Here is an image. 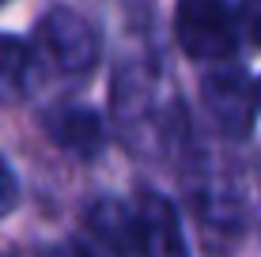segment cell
I'll use <instances>...</instances> for the list:
<instances>
[{
    "label": "cell",
    "mask_w": 261,
    "mask_h": 257,
    "mask_svg": "<svg viewBox=\"0 0 261 257\" xmlns=\"http://www.w3.org/2000/svg\"><path fill=\"white\" fill-rule=\"evenodd\" d=\"M34 87V49L15 34H0V102L15 106Z\"/></svg>",
    "instance_id": "6"
},
{
    "label": "cell",
    "mask_w": 261,
    "mask_h": 257,
    "mask_svg": "<svg viewBox=\"0 0 261 257\" xmlns=\"http://www.w3.org/2000/svg\"><path fill=\"white\" fill-rule=\"evenodd\" d=\"M34 42L46 53L49 65H57L68 76H84L98 65V53H102V34L91 19H84L72 8H49L38 19Z\"/></svg>",
    "instance_id": "2"
},
{
    "label": "cell",
    "mask_w": 261,
    "mask_h": 257,
    "mask_svg": "<svg viewBox=\"0 0 261 257\" xmlns=\"http://www.w3.org/2000/svg\"><path fill=\"white\" fill-rule=\"evenodd\" d=\"M42 129L49 132V140L65 152L87 159L102 148V121L91 106H53L49 113H42Z\"/></svg>",
    "instance_id": "5"
},
{
    "label": "cell",
    "mask_w": 261,
    "mask_h": 257,
    "mask_svg": "<svg viewBox=\"0 0 261 257\" xmlns=\"http://www.w3.org/2000/svg\"><path fill=\"white\" fill-rule=\"evenodd\" d=\"M204 106H208L212 121L220 125L227 136H246L254 129V118H257V106H261V95L254 87L242 68L227 65V68H216V72L204 76Z\"/></svg>",
    "instance_id": "3"
},
{
    "label": "cell",
    "mask_w": 261,
    "mask_h": 257,
    "mask_svg": "<svg viewBox=\"0 0 261 257\" xmlns=\"http://www.w3.org/2000/svg\"><path fill=\"white\" fill-rule=\"evenodd\" d=\"M133 219H137V253L140 257H190L178 212L163 193H140V205L133 212Z\"/></svg>",
    "instance_id": "4"
},
{
    "label": "cell",
    "mask_w": 261,
    "mask_h": 257,
    "mask_svg": "<svg viewBox=\"0 0 261 257\" xmlns=\"http://www.w3.org/2000/svg\"><path fill=\"white\" fill-rule=\"evenodd\" d=\"M242 23L227 0H178L174 38L197 61H227L239 49Z\"/></svg>",
    "instance_id": "1"
},
{
    "label": "cell",
    "mask_w": 261,
    "mask_h": 257,
    "mask_svg": "<svg viewBox=\"0 0 261 257\" xmlns=\"http://www.w3.org/2000/svg\"><path fill=\"white\" fill-rule=\"evenodd\" d=\"M15 205H19V182H15L8 159H0V216H8Z\"/></svg>",
    "instance_id": "8"
},
{
    "label": "cell",
    "mask_w": 261,
    "mask_h": 257,
    "mask_svg": "<svg viewBox=\"0 0 261 257\" xmlns=\"http://www.w3.org/2000/svg\"><path fill=\"white\" fill-rule=\"evenodd\" d=\"M53 257H98L91 246H87V238H68V242H61Z\"/></svg>",
    "instance_id": "10"
},
{
    "label": "cell",
    "mask_w": 261,
    "mask_h": 257,
    "mask_svg": "<svg viewBox=\"0 0 261 257\" xmlns=\"http://www.w3.org/2000/svg\"><path fill=\"white\" fill-rule=\"evenodd\" d=\"M239 23H242V34H246L254 46H261V0H242Z\"/></svg>",
    "instance_id": "9"
},
{
    "label": "cell",
    "mask_w": 261,
    "mask_h": 257,
    "mask_svg": "<svg viewBox=\"0 0 261 257\" xmlns=\"http://www.w3.org/2000/svg\"><path fill=\"white\" fill-rule=\"evenodd\" d=\"M257 95H261V83H257Z\"/></svg>",
    "instance_id": "11"
},
{
    "label": "cell",
    "mask_w": 261,
    "mask_h": 257,
    "mask_svg": "<svg viewBox=\"0 0 261 257\" xmlns=\"http://www.w3.org/2000/svg\"><path fill=\"white\" fill-rule=\"evenodd\" d=\"M91 231L121 257L137 250V219H133V212L110 205V201H102V205L91 208Z\"/></svg>",
    "instance_id": "7"
},
{
    "label": "cell",
    "mask_w": 261,
    "mask_h": 257,
    "mask_svg": "<svg viewBox=\"0 0 261 257\" xmlns=\"http://www.w3.org/2000/svg\"><path fill=\"white\" fill-rule=\"evenodd\" d=\"M0 4H4V0H0Z\"/></svg>",
    "instance_id": "12"
}]
</instances>
